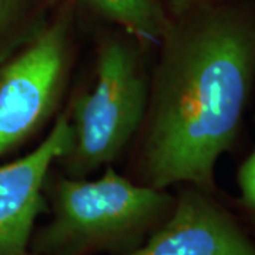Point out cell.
<instances>
[{
    "instance_id": "obj_7",
    "label": "cell",
    "mask_w": 255,
    "mask_h": 255,
    "mask_svg": "<svg viewBox=\"0 0 255 255\" xmlns=\"http://www.w3.org/2000/svg\"><path fill=\"white\" fill-rule=\"evenodd\" d=\"M53 6H65L75 17L85 16L119 28L137 38L146 48L159 46L170 13L160 0H48Z\"/></svg>"
},
{
    "instance_id": "obj_9",
    "label": "cell",
    "mask_w": 255,
    "mask_h": 255,
    "mask_svg": "<svg viewBox=\"0 0 255 255\" xmlns=\"http://www.w3.org/2000/svg\"><path fill=\"white\" fill-rule=\"evenodd\" d=\"M238 204L255 227V147L241 163L237 173Z\"/></svg>"
},
{
    "instance_id": "obj_10",
    "label": "cell",
    "mask_w": 255,
    "mask_h": 255,
    "mask_svg": "<svg viewBox=\"0 0 255 255\" xmlns=\"http://www.w3.org/2000/svg\"><path fill=\"white\" fill-rule=\"evenodd\" d=\"M167 11L172 14L179 10L190 7L194 4H203V3H214V1H223V0H160Z\"/></svg>"
},
{
    "instance_id": "obj_1",
    "label": "cell",
    "mask_w": 255,
    "mask_h": 255,
    "mask_svg": "<svg viewBox=\"0 0 255 255\" xmlns=\"http://www.w3.org/2000/svg\"><path fill=\"white\" fill-rule=\"evenodd\" d=\"M149 85L143 184L214 191L219 159L237 143L255 90V0L170 14Z\"/></svg>"
},
{
    "instance_id": "obj_4",
    "label": "cell",
    "mask_w": 255,
    "mask_h": 255,
    "mask_svg": "<svg viewBox=\"0 0 255 255\" xmlns=\"http://www.w3.org/2000/svg\"><path fill=\"white\" fill-rule=\"evenodd\" d=\"M75 14L65 6L38 24L0 63V159L54 117L73 58Z\"/></svg>"
},
{
    "instance_id": "obj_2",
    "label": "cell",
    "mask_w": 255,
    "mask_h": 255,
    "mask_svg": "<svg viewBox=\"0 0 255 255\" xmlns=\"http://www.w3.org/2000/svg\"><path fill=\"white\" fill-rule=\"evenodd\" d=\"M50 200L53 217L31 241L38 255L127 254L162 224L174 204L166 190L130 182L111 166L95 180L55 179Z\"/></svg>"
},
{
    "instance_id": "obj_5",
    "label": "cell",
    "mask_w": 255,
    "mask_h": 255,
    "mask_svg": "<svg viewBox=\"0 0 255 255\" xmlns=\"http://www.w3.org/2000/svg\"><path fill=\"white\" fill-rule=\"evenodd\" d=\"M71 143L73 127L64 112L37 147L0 166V255H27L36 220L46 209L50 169Z\"/></svg>"
},
{
    "instance_id": "obj_6",
    "label": "cell",
    "mask_w": 255,
    "mask_h": 255,
    "mask_svg": "<svg viewBox=\"0 0 255 255\" xmlns=\"http://www.w3.org/2000/svg\"><path fill=\"white\" fill-rule=\"evenodd\" d=\"M122 255H255V241L211 191L184 186L162 224Z\"/></svg>"
},
{
    "instance_id": "obj_8",
    "label": "cell",
    "mask_w": 255,
    "mask_h": 255,
    "mask_svg": "<svg viewBox=\"0 0 255 255\" xmlns=\"http://www.w3.org/2000/svg\"><path fill=\"white\" fill-rule=\"evenodd\" d=\"M47 14L37 0H0V58L23 43Z\"/></svg>"
},
{
    "instance_id": "obj_3",
    "label": "cell",
    "mask_w": 255,
    "mask_h": 255,
    "mask_svg": "<svg viewBox=\"0 0 255 255\" xmlns=\"http://www.w3.org/2000/svg\"><path fill=\"white\" fill-rule=\"evenodd\" d=\"M137 38L110 27L98 40L95 82L68 112L73 143L60 159L67 176L85 179L110 166L143 125L150 80Z\"/></svg>"
}]
</instances>
